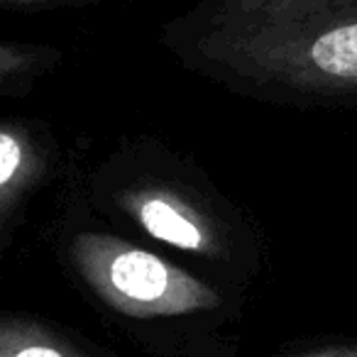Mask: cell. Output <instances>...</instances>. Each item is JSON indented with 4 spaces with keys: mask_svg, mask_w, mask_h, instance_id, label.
Here are the masks:
<instances>
[{
    "mask_svg": "<svg viewBox=\"0 0 357 357\" xmlns=\"http://www.w3.org/2000/svg\"><path fill=\"white\" fill-rule=\"evenodd\" d=\"M159 45L240 98L357 105V0H196L164 22Z\"/></svg>",
    "mask_w": 357,
    "mask_h": 357,
    "instance_id": "obj_1",
    "label": "cell"
},
{
    "mask_svg": "<svg viewBox=\"0 0 357 357\" xmlns=\"http://www.w3.org/2000/svg\"><path fill=\"white\" fill-rule=\"evenodd\" d=\"M69 189L123 235H142L215 269H252L262 252L255 220L199 162L149 135L120 139Z\"/></svg>",
    "mask_w": 357,
    "mask_h": 357,
    "instance_id": "obj_2",
    "label": "cell"
},
{
    "mask_svg": "<svg viewBox=\"0 0 357 357\" xmlns=\"http://www.w3.org/2000/svg\"><path fill=\"white\" fill-rule=\"evenodd\" d=\"M52 240L81 287L130 321L189 318L223 306V294L206 279L110 228L71 189L52 218Z\"/></svg>",
    "mask_w": 357,
    "mask_h": 357,
    "instance_id": "obj_3",
    "label": "cell"
},
{
    "mask_svg": "<svg viewBox=\"0 0 357 357\" xmlns=\"http://www.w3.org/2000/svg\"><path fill=\"white\" fill-rule=\"evenodd\" d=\"M59 144L42 123L6 118L0 125V250L25 223L32 199L56 172Z\"/></svg>",
    "mask_w": 357,
    "mask_h": 357,
    "instance_id": "obj_4",
    "label": "cell"
},
{
    "mask_svg": "<svg viewBox=\"0 0 357 357\" xmlns=\"http://www.w3.org/2000/svg\"><path fill=\"white\" fill-rule=\"evenodd\" d=\"M0 357H93L47 323L8 313L0 323Z\"/></svg>",
    "mask_w": 357,
    "mask_h": 357,
    "instance_id": "obj_5",
    "label": "cell"
},
{
    "mask_svg": "<svg viewBox=\"0 0 357 357\" xmlns=\"http://www.w3.org/2000/svg\"><path fill=\"white\" fill-rule=\"evenodd\" d=\"M61 59V52L47 45L6 40L0 45V91L6 98H25L45 74Z\"/></svg>",
    "mask_w": 357,
    "mask_h": 357,
    "instance_id": "obj_6",
    "label": "cell"
},
{
    "mask_svg": "<svg viewBox=\"0 0 357 357\" xmlns=\"http://www.w3.org/2000/svg\"><path fill=\"white\" fill-rule=\"evenodd\" d=\"M108 0H3V6L17 10H52V8H86Z\"/></svg>",
    "mask_w": 357,
    "mask_h": 357,
    "instance_id": "obj_7",
    "label": "cell"
},
{
    "mask_svg": "<svg viewBox=\"0 0 357 357\" xmlns=\"http://www.w3.org/2000/svg\"><path fill=\"white\" fill-rule=\"evenodd\" d=\"M282 357H357V345H323L301 352H289Z\"/></svg>",
    "mask_w": 357,
    "mask_h": 357,
    "instance_id": "obj_8",
    "label": "cell"
}]
</instances>
